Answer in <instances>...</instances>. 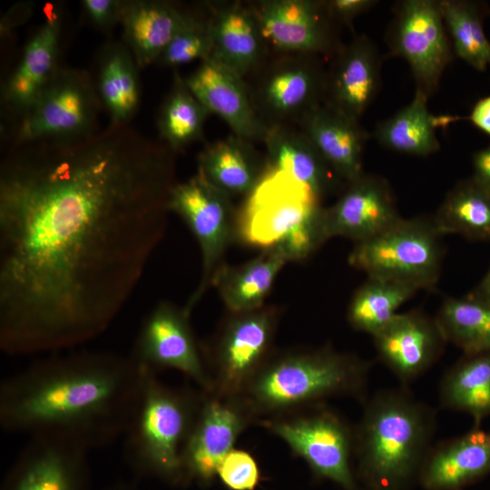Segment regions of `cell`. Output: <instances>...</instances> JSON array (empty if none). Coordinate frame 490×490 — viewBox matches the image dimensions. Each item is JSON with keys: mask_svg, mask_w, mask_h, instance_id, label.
<instances>
[{"mask_svg": "<svg viewBox=\"0 0 490 490\" xmlns=\"http://www.w3.org/2000/svg\"><path fill=\"white\" fill-rule=\"evenodd\" d=\"M176 152L125 125L14 144L0 165V348L64 349L103 333L167 226Z\"/></svg>", "mask_w": 490, "mask_h": 490, "instance_id": "1", "label": "cell"}, {"mask_svg": "<svg viewBox=\"0 0 490 490\" xmlns=\"http://www.w3.org/2000/svg\"><path fill=\"white\" fill-rule=\"evenodd\" d=\"M146 373L131 356L113 353L45 358L2 382L1 427L88 450L107 446L125 435Z\"/></svg>", "mask_w": 490, "mask_h": 490, "instance_id": "2", "label": "cell"}, {"mask_svg": "<svg viewBox=\"0 0 490 490\" xmlns=\"http://www.w3.org/2000/svg\"><path fill=\"white\" fill-rule=\"evenodd\" d=\"M354 426V466L363 490H410L434 445L436 412L407 387L368 397Z\"/></svg>", "mask_w": 490, "mask_h": 490, "instance_id": "3", "label": "cell"}, {"mask_svg": "<svg viewBox=\"0 0 490 490\" xmlns=\"http://www.w3.org/2000/svg\"><path fill=\"white\" fill-rule=\"evenodd\" d=\"M372 362L327 345L274 352L241 397L256 422L292 413L332 397L363 403Z\"/></svg>", "mask_w": 490, "mask_h": 490, "instance_id": "4", "label": "cell"}, {"mask_svg": "<svg viewBox=\"0 0 490 490\" xmlns=\"http://www.w3.org/2000/svg\"><path fill=\"white\" fill-rule=\"evenodd\" d=\"M203 398V390L174 387L148 370L125 433L130 462L141 472L172 485L184 484L182 453Z\"/></svg>", "mask_w": 490, "mask_h": 490, "instance_id": "5", "label": "cell"}, {"mask_svg": "<svg viewBox=\"0 0 490 490\" xmlns=\"http://www.w3.org/2000/svg\"><path fill=\"white\" fill-rule=\"evenodd\" d=\"M443 237L433 216L401 218L379 234L355 243L348 263L368 276L394 280L417 290L430 289L441 274Z\"/></svg>", "mask_w": 490, "mask_h": 490, "instance_id": "6", "label": "cell"}, {"mask_svg": "<svg viewBox=\"0 0 490 490\" xmlns=\"http://www.w3.org/2000/svg\"><path fill=\"white\" fill-rule=\"evenodd\" d=\"M308 465L317 479L363 490L354 468V426L326 403L258 422Z\"/></svg>", "mask_w": 490, "mask_h": 490, "instance_id": "7", "label": "cell"}, {"mask_svg": "<svg viewBox=\"0 0 490 490\" xmlns=\"http://www.w3.org/2000/svg\"><path fill=\"white\" fill-rule=\"evenodd\" d=\"M280 318L275 306L229 312L208 344L201 346L211 392L240 397L275 352Z\"/></svg>", "mask_w": 490, "mask_h": 490, "instance_id": "8", "label": "cell"}, {"mask_svg": "<svg viewBox=\"0 0 490 490\" xmlns=\"http://www.w3.org/2000/svg\"><path fill=\"white\" fill-rule=\"evenodd\" d=\"M103 105L83 69L58 67L28 111L19 118L15 142L73 140L98 131Z\"/></svg>", "mask_w": 490, "mask_h": 490, "instance_id": "9", "label": "cell"}, {"mask_svg": "<svg viewBox=\"0 0 490 490\" xmlns=\"http://www.w3.org/2000/svg\"><path fill=\"white\" fill-rule=\"evenodd\" d=\"M168 209L179 215L194 235L201 254V276L184 309L193 308L211 286L217 270L223 265V255L236 240V213L229 197L210 183L198 172L172 187Z\"/></svg>", "mask_w": 490, "mask_h": 490, "instance_id": "10", "label": "cell"}, {"mask_svg": "<svg viewBox=\"0 0 490 490\" xmlns=\"http://www.w3.org/2000/svg\"><path fill=\"white\" fill-rule=\"evenodd\" d=\"M320 199L287 172L267 169L236 213V240L268 249L315 213Z\"/></svg>", "mask_w": 490, "mask_h": 490, "instance_id": "11", "label": "cell"}, {"mask_svg": "<svg viewBox=\"0 0 490 490\" xmlns=\"http://www.w3.org/2000/svg\"><path fill=\"white\" fill-rule=\"evenodd\" d=\"M386 41L389 54L401 57L409 64L416 91L428 98L434 94L454 54L439 1L397 2Z\"/></svg>", "mask_w": 490, "mask_h": 490, "instance_id": "12", "label": "cell"}, {"mask_svg": "<svg viewBox=\"0 0 490 490\" xmlns=\"http://www.w3.org/2000/svg\"><path fill=\"white\" fill-rule=\"evenodd\" d=\"M256 418L243 398L203 391L199 414L182 453L184 484L210 485L240 434Z\"/></svg>", "mask_w": 490, "mask_h": 490, "instance_id": "13", "label": "cell"}, {"mask_svg": "<svg viewBox=\"0 0 490 490\" xmlns=\"http://www.w3.org/2000/svg\"><path fill=\"white\" fill-rule=\"evenodd\" d=\"M190 317L184 308L159 302L144 318L131 357L155 373L165 368L180 371L201 390L211 392V381Z\"/></svg>", "mask_w": 490, "mask_h": 490, "instance_id": "14", "label": "cell"}, {"mask_svg": "<svg viewBox=\"0 0 490 490\" xmlns=\"http://www.w3.org/2000/svg\"><path fill=\"white\" fill-rule=\"evenodd\" d=\"M252 11L265 42L278 51L313 55L340 48L324 1L266 0Z\"/></svg>", "mask_w": 490, "mask_h": 490, "instance_id": "15", "label": "cell"}, {"mask_svg": "<svg viewBox=\"0 0 490 490\" xmlns=\"http://www.w3.org/2000/svg\"><path fill=\"white\" fill-rule=\"evenodd\" d=\"M372 338L377 359L404 387L436 364L447 343L435 317L416 309L397 313Z\"/></svg>", "mask_w": 490, "mask_h": 490, "instance_id": "16", "label": "cell"}, {"mask_svg": "<svg viewBox=\"0 0 490 490\" xmlns=\"http://www.w3.org/2000/svg\"><path fill=\"white\" fill-rule=\"evenodd\" d=\"M337 201L322 211L326 240L344 237L355 243L384 231L402 217L387 181L363 172L347 183Z\"/></svg>", "mask_w": 490, "mask_h": 490, "instance_id": "17", "label": "cell"}, {"mask_svg": "<svg viewBox=\"0 0 490 490\" xmlns=\"http://www.w3.org/2000/svg\"><path fill=\"white\" fill-rule=\"evenodd\" d=\"M242 78L211 56L184 82L208 112L223 120L233 134L250 142L263 141L269 124L259 115Z\"/></svg>", "mask_w": 490, "mask_h": 490, "instance_id": "18", "label": "cell"}, {"mask_svg": "<svg viewBox=\"0 0 490 490\" xmlns=\"http://www.w3.org/2000/svg\"><path fill=\"white\" fill-rule=\"evenodd\" d=\"M335 54L327 74L325 103L359 121L380 88V52L368 37L360 35Z\"/></svg>", "mask_w": 490, "mask_h": 490, "instance_id": "19", "label": "cell"}, {"mask_svg": "<svg viewBox=\"0 0 490 490\" xmlns=\"http://www.w3.org/2000/svg\"><path fill=\"white\" fill-rule=\"evenodd\" d=\"M88 451L62 438L31 437L7 490H82Z\"/></svg>", "mask_w": 490, "mask_h": 490, "instance_id": "20", "label": "cell"}, {"mask_svg": "<svg viewBox=\"0 0 490 490\" xmlns=\"http://www.w3.org/2000/svg\"><path fill=\"white\" fill-rule=\"evenodd\" d=\"M490 475V431L472 427L463 435L434 444L422 466L424 490H463Z\"/></svg>", "mask_w": 490, "mask_h": 490, "instance_id": "21", "label": "cell"}, {"mask_svg": "<svg viewBox=\"0 0 490 490\" xmlns=\"http://www.w3.org/2000/svg\"><path fill=\"white\" fill-rule=\"evenodd\" d=\"M311 55L280 61L261 80L258 102L273 118L301 116L319 105L326 94L327 74Z\"/></svg>", "mask_w": 490, "mask_h": 490, "instance_id": "22", "label": "cell"}, {"mask_svg": "<svg viewBox=\"0 0 490 490\" xmlns=\"http://www.w3.org/2000/svg\"><path fill=\"white\" fill-rule=\"evenodd\" d=\"M301 120L302 131L341 180L348 183L364 172L363 153L369 135L358 121L327 103L310 109Z\"/></svg>", "mask_w": 490, "mask_h": 490, "instance_id": "23", "label": "cell"}, {"mask_svg": "<svg viewBox=\"0 0 490 490\" xmlns=\"http://www.w3.org/2000/svg\"><path fill=\"white\" fill-rule=\"evenodd\" d=\"M60 21L47 14L44 24L24 46L20 63L2 91L5 107L19 118L35 102L58 66Z\"/></svg>", "mask_w": 490, "mask_h": 490, "instance_id": "24", "label": "cell"}, {"mask_svg": "<svg viewBox=\"0 0 490 490\" xmlns=\"http://www.w3.org/2000/svg\"><path fill=\"white\" fill-rule=\"evenodd\" d=\"M191 17L170 2L124 0L120 24L138 67L156 62Z\"/></svg>", "mask_w": 490, "mask_h": 490, "instance_id": "25", "label": "cell"}, {"mask_svg": "<svg viewBox=\"0 0 490 490\" xmlns=\"http://www.w3.org/2000/svg\"><path fill=\"white\" fill-rule=\"evenodd\" d=\"M263 142L269 167L289 173L319 199L335 189L340 178L303 131L270 124Z\"/></svg>", "mask_w": 490, "mask_h": 490, "instance_id": "26", "label": "cell"}, {"mask_svg": "<svg viewBox=\"0 0 490 490\" xmlns=\"http://www.w3.org/2000/svg\"><path fill=\"white\" fill-rule=\"evenodd\" d=\"M197 162V172L229 197H246L267 169L251 142L233 133L207 144Z\"/></svg>", "mask_w": 490, "mask_h": 490, "instance_id": "27", "label": "cell"}, {"mask_svg": "<svg viewBox=\"0 0 490 490\" xmlns=\"http://www.w3.org/2000/svg\"><path fill=\"white\" fill-rule=\"evenodd\" d=\"M208 22L211 57L243 77L258 64L265 44L253 11L227 4L217 8Z\"/></svg>", "mask_w": 490, "mask_h": 490, "instance_id": "28", "label": "cell"}, {"mask_svg": "<svg viewBox=\"0 0 490 490\" xmlns=\"http://www.w3.org/2000/svg\"><path fill=\"white\" fill-rule=\"evenodd\" d=\"M428 97L416 91L413 100L394 115L380 122L374 137L393 152L425 157L440 148L436 131L460 120L454 115H434L427 107Z\"/></svg>", "mask_w": 490, "mask_h": 490, "instance_id": "29", "label": "cell"}, {"mask_svg": "<svg viewBox=\"0 0 490 490\" xmlns=\"http://www.w3.org/2000/svg\"><path fill=\"white\" fill-rule=\"evenodd\" d=\"M287 263L273 246L238 266L222 265L215 273L214 286L229 312H243L265 305L275 279Z\"/></svg>", "mask_w": 490, "mask_h": 490, "instance_id": "30", "label": "cell"}, {"mask_svg": "<svg viewBox=\"0 0 490 490\" xmlns=\"http://www.w3.org/2000/svg\"><path fill=\"white\" fill-rule=\"evenodd\" d=\"M438 397L441 407L467 414L480 426L490 416V350L464 354L443 375Z\"/></svg>", "mask_w": 490, "mask_h": 490, "instance_id": "31", "label": "cell"}, {"mask_svg": "<svg viewBox=\"0 0 490 490\" xmlns=\"http://www.w3.org/2000/svg\"><path fill=\"white\" fill-rule=\"evenodd\" d=\"M140 69L126 44H107L99 62L97 92L110 116L111 125H125L140 102Z\"/></svg>", "mask_w": 490, "mask_h": 490, "instance_id": "32", "label": "cell"}, {"mask_svg": "<svg viewBox=\"0 0 490 490\" xmlns=\"http://www.w3.org/2000/svg\"><path fill=\"white\" fill-rule=\"evenodd\" d=\"M433 220L444 236L458 234L472 241H490V191L472 176L459 181Z\"/></svg>", "mask_w": 490, "mask_h": 490, "instance_id": "33", "label": "cell"}, {"mask_svg": "<svg viewBox=\"0 0 490 490\" xmlns=\"http://www.w3.org/2000/svg\"><path fill=\"white\" fill-rule=\"evenodd\" d=\"M416 291L406 284L368 276L349 301L348 322L353 329L373 336L399 313V308Z\"/></svg>", "mask_w": 490, "mask_h": 490, "instance_id": "34", "label": "cell"}, {"mask_svg": "<svg viewBox=\"0 0 490 490\" xmlns=\"http://www.w3.org/2000/svg\"><path fill=\"white\" fill-rule=\"evenodd\" d=\"M454 54L477 71L490 64V42L484 31L487 5L470 0H439Z\"/></svg>", "mask_w": 490, "mask_h": 490, "instance_id": "35", "label": "cell"}, {"mask_svg": "<svg viewBox=\"0 0 490 490\" xmlns=\"http://www.w3.org/2000/svg\"><path fill=\"white\" fill-rule=\"evenodd\" d=\"M435 318L446 342L464 354L490 350V303L470 296L446 299Z\"/></svg>", "mask_w": 490, "mask_h": 490, "instance_id": "36", "label": "cell"}, {"mask_svg": "<svg viewBox=\"0 0 490 490\" xmlns=\"http://www.w3.org/2000/svg\"><path fill=\"white\" fill-rule=\"evenodd\" d=\"M208 110L191 92L178 73L158 116L162 142L174 152L183 149L202 135Z\"/></svg>", "mask_w": 490, "mask_h": 490, "instance_id": "37", "label": "cell"}, {"mask_svg": "<svg viewBox=\"0 0 490 490\" xmlns=\"http://www.w3.org/2000/svg\"><path fill=\"white\" fill-rule=\"evenodd\" d=\"M212 39L209 22L191 19L176 34L157 62L165 66H178L204 61L212 54Z\"/></svg>", "mask_w": 490, "mask_h": 490, "instance_id": "38", "label": "cell"}, {"mask_svg": "<svg viewBox=\"0 0 490 490\" xmlns=\"http://www.w3.org/2000/svg\"><path fill=\"white\" fill-rule=\"evenodd\" d=\"M323 208L320 207L273 245L287 262L308 258L327 240L322 227Z\"/></svg>", "mask_w": 490, "mask_h": 490, "instance_id": "39", "label": "cell"}, {"mask_svg": "<svg viewBox=\"0 0 490 490\" xmlns=\"http://www.w3.org/2000/svg\"><path fill=\"white\" fill-rule=\"evenodd\" d=\"M229 490H254L260 481V470L254 456L233 448L221 461L218 476Z\"/></svg>", "mask_w": 490, "mask_h": 490, "instance_id": "40", "label": "cell"}, {"mask_svg": "<svg viewBox=\"0 0 490 490\" xmlns=\"http://www.w3.org/2000/svg\"><path fill=\"white\" fill-rule=\"evenodd\" d=\"M122 0H83V9L98 28L106 30L121 23Z\"/></svg>", "mask_w": 490, "mask_h": 490, "instance_id": "41", "label": "cell"}, {"mask_svg": "<svg viewBox=\"0 0 490 490\" xmlns=\"http://www.w3.org/2000/svg\"><path fill=\"white\" fill-rule=\"evenodd\" d=\"M377 3L375 0H328L324 1V5L333 21L351 26L355 17L370 10Z\"/></svg>", "mask_w": 490, "mask_h": 490, "instance_id": "42", "label": "cell"}, {"mask_svg": "<svg viewBox=\"0 0 490 490\" xmlns=\"http://www.w3.org/2000/svg\"><path fill=\"white\" fill-rule=\"evenodd\" d=\"M472 177L490 191V144L474 153Z\"/></svg>", "mask_w": 490, "mask_h": 490, "instance_id": "43", "label": "cell"}, {"mask_svg": "<svg viewBox=\"0 0 490 490\" xmlns=\"http://www.w3.org/2000/svg\"><path fill=\"white\" fill-rule=\"evenodd\" d=\"M469 120L475 127L490 136V95L476 102L472 108Z\"/></svg>", "mask_w": 490, "mask_h": 490, "instance_id": "44", "label": "cell"}, {"mask_svg": "<svg viewBox=\"0 0 490 490\" xmlns=\"http://www.w3.org/2000/svg\"><path fill=\"white\" fill-rule=\"evenodd\" d=\"M468 294L490 303V268L478 285Z\"/></svg>", "mask_w": 490, "mask_h": 490, "instance_id": "45", "label": "cell"}]
</instances>
